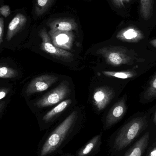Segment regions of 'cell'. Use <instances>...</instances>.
Segmentation results:
<instances>
[{
    "instance_id": "cell-12",
    "label": "cell",
    "mask_w": 156,
    "mask_h": 156,
    "mask_svg": "<svg viewBox=\"0 0 156 156\" xmlns=\"http://www.w3.org/2000/svg\"><path fill=\"white\" fill-rule=\"evenodd\" d=\"M27 19L23 14L18 13L11 21L8 25L6 39L10 41L25 26Z\"/></svg>"
},
{
    "instance_id": "cell-22",
    "label": "cell",
    "mask_w": 156,
    "mask_h": 156,
    "mask_svg": "<svg viewBox=\"0 0 156 156\" xmlns=\"http://www.w3.org/2000/svg\"><path fill=\"white\" fill-rule=\"evenodd\" d=\"M113 4L117 8H121L125 6V4L129 2L130 0H112Z\"/></svg>"
},
{
    "instance_id": "cell-10",
    "label": "cell",
    "mask_w": 156,
    "mask_h": 156,
    "mask_svg": "<svg viewBox=\"0 0 156 156\" xmlns=\"http://www.w3.org/2000/svg\"><path fill=\"white\" fill-rule=\"evenodd\" d=\"M144 37L143 32L134 26L123 28L116 35L117 39L127 43H137L144 39Z\"/></svg>"
},
{
    "instance_id": "cell-8",
    "label": "cell",
    "mask_w": 156,
    "mask_h": 156,
    "mask_svg": "<svg viewBox=\"0 0 156 156\" xmlns=\"http://www.w3.org/2000/svg\"><path fill=\"white\" fill-rule=\"evenodd\" d=\"M51 42L55 46L64 49L70 50L72 48L75 36L72 32L57 31L48 32Z\"/></svg>"
},
{
    "instance_id": "cell-5",
    "label": "cell",
    "mask_w": 156,
    "mask_h": 156,
    "mask_svg": "<svg viewBox=\"0 0 156 156\" xmlns=\"http://www.w3.org/2000/svg\"><path fill=\"white\" fill-rule=\"evenodd\" d=\"M70 91L67 82L63 81L54 90L37 100L35 105L38 108H43L56 104L65 99Z\"/></svg>"
},
{
    "instance_id": "cell-26",
    "label": "cell",
    "mask_w": 156,
    "mask_h": 156,
    "mask_svg": "<svg viewBox=\"0 0 156 156\" xmlns=\"http://www.w3.org/2000/svg\"><path fill=\"white\" fill-rule=\"evenodd\" d=\"M148 156H156V147L150 152Z\"/></svg>"
},
{
    "instance_id": "cell-19",
    "label": "cell",
    "mask_w": 156,
    "mask_h": 156,
    "mask_svg": "<svg viewBox=\"0 0 156 156\" xmlns=\"http://www.w3.org/2000/svg\"><path fill=\"white\" fill-rule=\"evenodd\" d=\"M18 73L17 70L9 67L0 66V78L13 79L17 77Z\"/></svg>"
},
{
    "instance_id": "cell-17",
    "label": "cell",
    "mask_w": 156,
    "mask_h": 156,
    "mask_svg": "<svg viewBox=\"0 0 156 156\" xmlns=\"http://www.w3.org/2000/svg\"><path fill=\"white\" fill-rule=\"evenodd\" d=\"M54 0H36L35 12L37 16H40L47 12Z\"/></svg>"
},
{
    "instance_id": "cell-3",
    "label": "cell",
    "mask_w": 156,
    "mask_h": 156,
    "mask_svg": "<svg viewBox=\"0 0 156 156\" xmlns=\"http://www.w3.org/2000/svg\"><path fill=\"white\" fill-rule=\"evenodd\" d=\"M146 124L145 117H137L127 123L121 129L115 138V149L120 151L129 145L144 130Z\"/></svg>"
},
{
    "instance_id": "cell-28",
    "label": "cell",
    "mask_w": 156,
    "mask_h": 156,
    "mask_svg": "<svg viewBox=\"0 0 156 156\" xmlns=\"http://www.w3.org/2000/svg\"><path fill=\"white\" fill-rule=\"evenodd\" d=\"M154 122L155 123L156 125V111L155 113L154 117Z\"/></svg>"
},
{
    "instance_id": "cell-9",
    "label": "cell",
    "mask_w": 156,
    "mask_h": 156,
    "mask_svg": "<svg viewBox=\"0 0 156 156\" xmlns=\"http://www.w3.org/2000/svg\"><path fill=\"white\" fill-rule=\"evenodd\" d=\"M126 110L125 100L123 98L116 103L109 111L106 118V126H112L121 120Z\"/></svg>"
},
{
    "instance_id": "cell-13",
    "label": "cell",
    "mask_w": 156,
    "mask_h": 156,
    "mask_svg": "<svg viewBox=\"0 0 156 156\" xmlns=\"http://www.w3.org/2000/svg\"><path fill=\"white\" fill-rule=\"evenodd\" d=\"M149 133L147 132L130 148L124 156H142L147 147Z\"/></svg>"
},
{
    "instance_id": "cell-11",
    "label": "cell",
    "mask_w": 156,
    "mask_h": 156,
    "mask_svg": "<svg viewBox=\"0 0 156 156\" xmlns=\"http://www.w3.org/2000/svg\"><path fill=\"white\" fill-rule=\"evenodd\" d=\"M48 26L51 32L68 31L72 32L78 27L76 22L72 18H59L49 22Z\"/></svg>"
},
{
    "instance_id": "cell-20",
    "label": "cell",
    "mask_w": 156,
    "mask_h": 156,
    "mask_svg": "<svg viewBox=\"0 0 156 156\" xmlns=\"http://www.w3.org/2000/svg\"><path fill=\"white\" fill-rule=\"evenodd\" d=\"M146 100H150L156 97V74L151 80L150 85L144 95Z\"/></svg>"
},
{
    "instance_id": "cell-21",
    "label": "cell",
    "mask_w": 156,
    "mask_h": 156,
    "mask_svg": "<svg viewBox=\"0 0 156 156\" xmlns=\"http://www.w3.org/2000/svg\"><path fill=\"white\" fill-rule=\"evenodd\" d=\"M0 13L5 17L9 16L11 13V10L9 6L7 5L2 6L0 8Z\"/></svg>"
},
{
    "instance_id": "cell-7",
    "label": "cell",
    "mask_w": 156,
    "mask_h": 156,
    "mask_svg": "<svg viewBox=\"0 0 156 156\" xmlns=\"http://www.w3.org/2000/svg\"><path fill=\"white\" fill-rule=\"evenodd\" d=\"M114 94V91L110 87H99L95 89L93 95L94 105L98 111H102L112 101Z\"/></svg>"
},
{
    "instance_id": "cell-27",
    "label": "cell",
    "mask_w": 156,
    "mask_h": 156,
    "mask_svg": "<svg viewBox=\"0 0 156 156\" xmlns=\"http://www.w3.org/2000/svg\"><path fill=\"white\" fill-rule=\"evenodd\" d=\"M150 43L153 47L156 48V39L151 40L150 41Z\"/></svg>"
},
{
    "instance_id": "cell-2",
    "label": "cell",
    "mask_w": 156,
    "mask_h": 156,
    "mask_svg": "<svg viewBox=\"0 0 156 156\" xmlns=\"http://www.w3.org/2000/svg\"><path fill=\"white\" fill-rule=\"evenodd\" d=\"M77 117V113L74 111L53 131L43 145L40 156L48 155L60 146L76 122Z\"/></svg>"
},
{
    "instance_id": "cell-24",
    "label": "cell",
    "mask_w": 156,
    "mask_h": 156,
    "mask_svg": "<svg viewBox=\"0 0 156 156\" xmlns=\"http://www.w3.org/2000/svg\"><path fill=\"white\" fill-rule=\"evenodd\" d=\"M10 88H4L0 89V101L4 98L10 92Z\"/></svg>"
},
{
    "instance_id": "cell-25",
    "label": "cell",
    "mask_w": 156,
    "mask_h": 156,
    "mask_svg": "<svg viewBox=\"0 0 156 156\" xmlns=\"http://www.w3.org/2000/svg\"><path fill=\"white\" fill-rule=\"evenodd\" d=\"M5 101L0 102V116L3 112L5 106Z\"/></svg>"
},
{
    "instance_id": "cell-14",
    "label": "cell",
    "mask_w": 156,
    "mask_h": 156,
    "mask_svg": "<svg viewBox=\"0 0 156 156\" xmlns=\"http://www.w3.org/2000/svg\"><path fill=\"white\" fill-rule=\"evenodd\" d=\"M72 103V100L67 99L60 102L56 107L52 109L45 115L43 117V120L45 122H48L52 120L54 117L65 111V109Z\"/></svg>"
},
{
    "instance_id": "cell-15",
    "label": "cell",
    "mask_w": 156,
    "mask_h": 156,
    "mask_svg": "<svg viewBox=\"0 0 156 156\" xmlns=\"http://www.w3.org/2000/svg\"><path fill=\"white\" fill-rule=\"evenodd\" d=\"M154 0H140V14L143 19L149 20L154 10Z\"/></svg>"
},
{
    "instance_id": "cell-1",
    "label": "cell",
    "mask_w": 156,
    "mask_h": 156,
    "mask_svg": "<svg viewBox=\"0 0 156 156\" xmlns=\"http://www.w3.org/2000/svg\"><path fill=\"white\" fill-rule=\"evenodd\" d=\"M97 54L103 57L107 64L113 66L134 65L145 60L134 50L120 46L104 47L97 50Z\"/></svg>"
},
{
    "instance_id": "cell-23",
    "label": "cell",
    "mask_w": 156,
    "mask_h": 156,
    "mask_svg": "<svg viewBox=\"0 0 156 156\" xmlns=\"http://www.w3.org/2000/svg\"><path fill=\"white\" fill-rule=\"evenodd\" d=\"M4 22L2 17H0V44L2 43L4 34Z\"/></svg>"
},
{
    "instance_id": "cell-4",
    "label": "cell",
    "mask_w": 156,
    "mask_h": 156,
    "mask_svg": "<svg viewBox=\"0 0 156 156\" xmlns=\"http://www.w3.org/2000/svg\"><path fill=\"white\" fill-rule=\"evenodd\" d=\"M42 40L41 49L53 57L64 62H70L74 60V55L70 52L55 46L51 42L46 28H43L39 32Z\"/></svg>"
},
{
    "instance_id": "cell-16",
    "label": "cell",
    "mask_w": 156,
    "mask_h": 156,
    "mask_svg": "<svg viewBox=\"0 0 156 156\" xmlns=\"http://www.w3.org/2000/svg\"><path fill=\"white\" fill-rule=\"evenodd\" d=\"M102 73L106 76L122 79H130L134 77L137 75L136 72L133 71H103Z\"/></svg>"
},
{
    "instance_id": "cell-18",
    "label": "cell",
    "mask_w": 156,
    "mask_h": 156,
    "mask_svg": "<svg viewBox=\"0 0 156 156\" xmlns=\"http://www.w3.org/2000/svg\"><path fill=\"white\" fill-rule=\"evenodd\" d=\"M101 135L96 136L92 138L82 149L78 153V156H86L90 154L97 145Z\"/></svg>"
},
{
    "instance_id": "cell-6",
    "label": "cell",
    "mask_w": 156,
    "mask_h": 156,
    "mask_svg": "<svg viewBox=\"0 0 156 156\" xmlns=\"http://www.w3.org/2000/svg\"><path fill=\"white\" fill-rule=\"evenodd\" d=\"M58 80V78L53 75H44L34 78L30 83L26 90L27 96L46 90Z\"/></svg>"
}]
</instances>
